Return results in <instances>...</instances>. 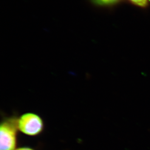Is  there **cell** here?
Listing matches in <instances>:
<instances>
[{
  "mask_svg": "<svg viewBox=\"0 0 150 150\" xmlns=\"http://www.w3.org/2000/svg\"><path fill=\"white\" fill-rule=\"evenodd\" d=\"M18 118L5 117L0 126V150H15L18 140Z\"/></svg>",
  "mask_w": 150,
  "mask_h": 150,
  "instance_id": "cell-1",
  "label": "cell"
},
{
  "mask_svg": "<svg viewBox=\"0 0 150 150\" xmlns=\"http://www.w3.org/2000/svg\"><path fill=\"white\" fill-rule=\"evenodd\" d=\"M18 130L29 136H37L42 132L44 124L42 119L37 114L28 112L18 118Z\"/></svg>",
  "mask_w": 150,
  "mask_h": 150,
  "instance_id": "cell-2",
  "label": "cell"
},
{
  "mask_svg": "<svg viewBox=\"0 0 150 150\" xmlns=\"http://www.w3.org/2000/svg\"><path fill=\"white\" fill-rule=\"evenodd\" d=\"M94 5L100 7H114L123 3L125 0H89Z\"/></svg>",
  "mask_w": 150,
  "mask_h": 150,
  "instance_id": "cell-3",
  "label": "cell"
},
{
  "mask_svg": "<svg viewBox=\"0 0 150 150\" xmlns=\"http://www.w3.org/2000/svg\"><path fill=\"white\" fill-rule=\"evenodd\" d=\"M132 6L145 9L150 7V0H125Z\"/></svg>",
  "mask_w": 150,
  "mask_h": 150,
  "instance_id": "cell-4",
  "label": "cell"
},
{
  "mask_svg": "<svg viewBox=\"0 0 150 150\" xmlns=\"http://www.w3.org/2000/svg\"><path fill=\"white\" fill-rule=\"evenodd\" d=\"M15 150H35L32 149L31 148L28 147H23L18 148Z\"/></svg>",
  "mask_w": 150,
  "mask_h": 150,
  "instance_id": "cell-5",
  "label": "cell"
}]
</instances>
